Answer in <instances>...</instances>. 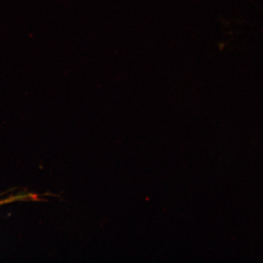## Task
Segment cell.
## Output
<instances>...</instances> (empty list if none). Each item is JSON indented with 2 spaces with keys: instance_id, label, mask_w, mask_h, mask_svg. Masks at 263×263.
<instances>
[{
  "instance_id": "1",
  "label": "cell",
  "mask_w": 263,
  "mask_h": 263,
  "mask_svg": "<svg viewBox=\"0 0 263 263\" xmlns=\"http://www.w3.org/2000/svg\"><path fill=\"white\" fill-rule=\"evenodd\" d=\"M39 195L33 193H22L18 195H10L5 198H1L0 195V205L5 204L11 203V202L19 201H37L40 200Z\"/></svg>"
}]
</instances>
